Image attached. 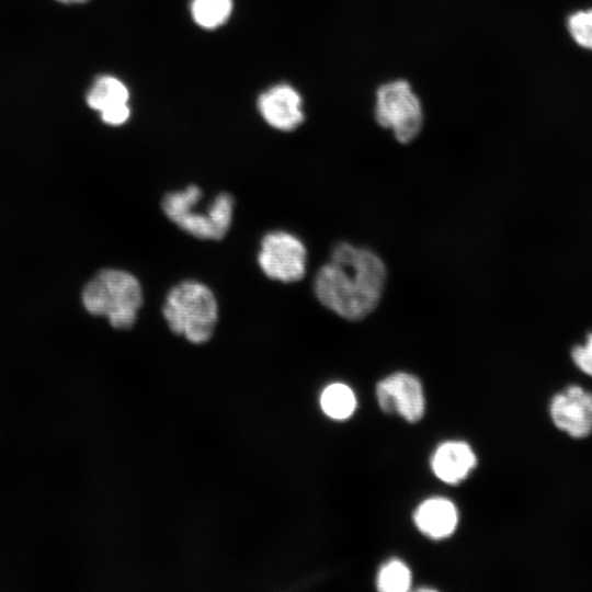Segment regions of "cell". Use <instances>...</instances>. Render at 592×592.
Returning <instances> with one entry per match:
<instances>
[{"label": "cell", "mask_w": 592, "mask_h": 592, "mask_svg": "<svg viewBox=\"0 0 592 592\" xmlns=\"http://www.w3.org/2000/svg\"><path fill=\"white\" fill-rule=\"evenodd\" d=\"M386 281V267L372 251L346 242L337 244L331 262L315 277L318 300L340 317L360 320L379 303Z\"/></svg>", "instance_id": "6da1fadb"}, {"label": "cell", "mask_w": 592, "mask_h": 592, "mask_svg": "<svg viewBox=\"0 0 592 592\" xmlns=\"http://www.w3.org/2000/svg\"><path fill=\"white\" fill-rule=\"evenodd\" d=\"M81 299L89 314L106 317L113 328L121 330L134 326L144 300L139 281L116 269L98 272L84 285Z\"/></svg>", "instance_id": "7a4b0ae2"}, {"label": "cell", "mask_w": 592, "mask_h": 592, "mask_svg": "<svg viewBox=\"0 0 592 592\" xmlns=\"http://www.w3.org/2000/svg\"><path fill=\"white\" fill-rule=\"evenodd\" d=\"M162 314L172 332L200 344L208 341L214 333L218 305L205 284L186 280L168 292Z\"/></svg>", "instance_id": "3957f363"}, {"label": "cell", "mask_w": 592, "mask_h": 592, "mask_svg": "<svg viewBox=\"0 0 592 592\" xmlns=\"http://www.w3.org/2000/svg\"><path fill=\"white\" fill-rule=\"evenodd\" d=\"M203 196L194 184L182 191L167 193L161 202L164 215L180 229L198 239H223L229 230L234 213V198L218 194L205 213L195 210Z\"/></svg>", "instance_id": "277c9868"}, {"label": "cell", "mask_w": 592, "mask_h": 592, "mask_svg": "<svg viewBox=\"0 0 592 592\" xmlns=\"http://www.w3.org/2000/svg\"><path fill=\"white\" fill-rule=\"evenodd\" d=\"M374 113L377 123L402 144L414 139L422 128L420 99L405 80H392L377 89Z\"/></svg>", "instance_id": "5b68a950"}, {"label": "cell", "mask_w": 592, "mask_h": 592, "mask_svg": "<svg viewBox=\"0 0 592 592\" xmlns=\"http://www.w3.org/2000/svg\"><path fill=\"white\" fill-rule=\"evenodd\" d=\"M306 261L307 250L296 236L277 230L262 238L258 263L269 278L284 283L300 281Z\"/></svg>", "instance_id": "8992f818"}, {"label": "cell", "mask_w": 592, "mask_h": 592, "mask_svg": "<svg viewBox=\"0 0 592 592\" xmlns=\"http://www.w3.org/2000/svg\"><path fill=\"white\" fill-rule=\"evenodd\" d=\"M548 412L553 424L574 440L592 434V391L571 384L555 392Z\"/></svg>", "instance_id": "52a82bcc"}, {"label": "cell", "mask_w": 592, "mask_h": 592, "mask_svg": "<svg viewBox=\"0 0 592 592\" xmlns=\"http://www.w3.org/2000/svg\"><path fill=\"white\" fill-rule=\"evenodd\" d=\"M376 396L385 412L397 413L408 422H417L424 414L423 388L412 374L398 372L379 380Z\"/></svg>", "instance_id": "ba28073f"}, {"label": "cell", "mask_w": 592, "mask_h": 592, "mask_svg": "<svg viewBox=\"0 0 592 592\" xmlns=\"http://www.w3.org/2000/svg\"><path fill=\"white\" fill-rule=\"evenodd\" d=\"M259 111L272 127L289 132L304 121L303 100L289 84H276L264 91L258 100Z\"/></svg>", "instance_id": "9c48e42d"}, {"label": "cell", "mask_w": 592, "mask_h": 592, "mask_svg": "<svg viewBox=\"0 0 592 592\" xmlns=\"http://www.w3.org/2000/svg\"><path fill=\"white\" fill-rule=\"evenodd\" d=\"M129 91L125 83L113 76H101L94 80L87 93V104L100 113L103 123L119 126L128 121Z\"/></svg>", "instance_id": "30bf717a"}, {"label": "cell", "mask_w": 592, "mask_h": 592, "mask_svg": "<svg viewBox=\"0 0 592 592\" xmlns=\"http://www.w3.org/2000/svg\"><path fill=\"white\" fill-rule=\"evenodd\" d=\"M477 458L465 442L447 441L437 446L431 457V468L442 481L451 485L463 481L475 468Z\"/></svg>", "instance_id": "8fae6325"}, {"label": "cell", "mask_w": 592, "mask_h": 592, "mask_svg": "<svg viewBox=\"0 0 592 592\" xmlns=\"http://www.w3.org/2000/svg\"><path fill=\"white\" fill-rule=\"evenodd\" d=\"M413 521L418 530L433 539L446 538L454 533L458 523L455 504L446 498L424 500L415 509Z\"/></svg>", "instance_id": "7c38bea8"}, {"label": "cell", "mask_w": 592, "mask_h": 592, "mask_svg": "<svg viewBox=\"0 0 592 592\" xmlns=\"http://www.w3.org/2000/svg\"><path fill=\"white\" fill-rule=\"evenodd\" d=\"M320 406L329 418L344 420L350 418L356 409V398L348 385L333 383L323 389Z\"/></svg>", "instance_id": "4fadbf2b"}, {"label": "cell", "mask_w": 592, "mask_h": 592, "mask_svg": "<svg viewBox=\"0 0 592 592\" xmlns=\"http://www.w3.org/2000/svg\"><path fill=\"white\" fill-rule=\"evenodd\" d=\"M232 7V0H192L190 5L194 22L206 30H215L225 24Z\"/></svg>", "instance_id": "5bb4252c"}, {"label": "cell", "mask_w": 592, "mask_h": 592, "mask_svg": "<svg viewBox=\"0 0 592 592\" xmlns=\"http://www.w3.org/2000/svg\"><path fill=\"white\" fill-rule=\"evenodd\" d=\"M412 581L408 566L399 559L386 562L377 574V589L384 592H405Z\"/></svg>", "instance_id": "9a60e30c"}, {"label": "cell", "mask_w": 592, "mask_h": 592, "mask_svg": "<svg viewBox=\"0 0 592 592\" xmlns=\"http://www.w3.org/2000/svg\"><path fill=\"white\" fill-rule=\"evenodd\" d=\"M567 29L579 46L592 50V9L571 13L567 20Z\"/></svg>", "instance_id": "2e32d148"}, {"label": "cell", "mask_w": 592, "mask_h": 592, "mask_svg": "<svg viewBox=\"0 0 592 592\" xmlns=\"http://www.w3.org/2000/svg\"><path fill=\"white\" fill-rule=\"evenodd\" d=\"M570 357L580 372L592 378V332L588 333L582 343L571 349Z\"/></svg>", "instance_id": "e0dca14e"}, {"label": "cell", "mask_w": 592, "mask_h": 592, "mask_svg": "<svg viewBox=\"0 0 592 592\" xmlns=\"http://www.w3.org/2000/svg\"><path fill=\"white\" fill-rule=\"evenodd\" d=\"M57 1L61 3H66V4H71V3H83L88 0H57Z\"/></svg>", "instance_id": "ac0fdd59"}]
</instances>
